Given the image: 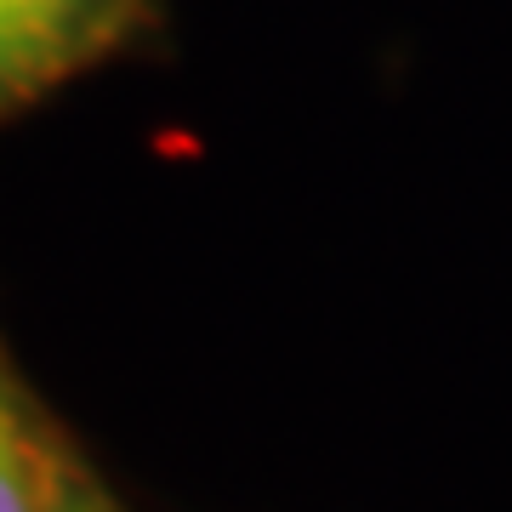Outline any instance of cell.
I'll return each mask as SVG.
<instances>
[{"instance_id":"obj_1","label":"cell","mask_w":512,"mask_h":512,"mask_svg":"<svg viewBox=\"0 0 512 512\" xmlns=\"http://www.w3.org/2000/svg\"><path fill=\"white\" fill-rule=\"evenodd\" d=\"M80 12L86 0H0V80L35 69L46 52H57Z\"/></svg>"},{"instance_id":"obj_2","label":"cell","mask_w":512,"mask_h":512,"mask_svg":"<svg viewBox=\"0 0 512 512\" xmlns=\"http://www.w3.org/2000/svg\"><path fill=\"white\" fill-rule=\"evenodd\" d=\"M0 512H46L35 450H29V433H23L6 387H0Z\"/></svg>"},{"instance_id":"obj_3","label":"cell","mask_w":512,"mask_h":512,"mask_svg":"<svg viewBox=\"0 0 512 512\" xmlns=\"http://www.w3.org/2000/svg\"><path fill=\"white\" fill-rule=\"evenodd\" d=\"M74 512H92V507H74Z\"/></svg>"}]
</instances>
